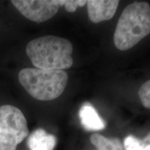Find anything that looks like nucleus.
<instances>
[{"label":"nucleus","instance_id":"39448f33","mask_svg":"<svg viewBox=\"0 0 150 150\" xmlns=\"http://www.w3.org/2000/svg\"><path fill=\"white\" fill-rule=\"evenodd\" d=\"M11 3L26 18L38 23L53 18L59 8L57 0H13Z\"/></svg>","mask_w":150,"mask_h":150},{"label":"nucleus","instance_id":"1a4fd4ad","mask_svg":"<svg viewBox=\"0 0 150 150\" xmlns=\"http://www.w3.org/2000/svg\"><path fill=\"white\" fill-rule=\"evenodd\" d=\"M90 140L97 150H124L122 144L117 138H108L99 134H93Z\"/></svg>","mask_w":150,"mask_h":150},{"label":"nucleus","instance_id":"f8f14e48","mask_svg":"<svg viewBox=\"0 0 150 150\" xmlns=\"http://www.w3.org/2000/svg\"><path fill=\"white\" fill-rule=\"evenodd\" d=\"M59 6H64L65 10L70 13H74L78 7L84 6L87 3L85 0H57Z\"/></svg>","mask_w":150,"mask_h":150},{"label":"nucleus","instance_id":"9d476101","mask_svg":"<svg viewBox=\"0 0 150 150\" xmlns=\"http://www.w3.org/2000/svg\"><path fill=\"white\" fill-rule=\"evenodd\" d=\"M125 150H150V132L142 140L129 136L124 140Z\"/></svg>","mask_w":150,"mask_h":150},{"label":"nucleus","instance_id":"0eeeda50","mask_svg":"<svg viewBox=\"0 0 150 150\" xmlns=\"http://www.w3.org/2000/svg\"><path fill=\"white\" fill-rule=\"evenodd\" d=\"M56 138L43 129H37L28 137L27 145L30 150H53Z\"/></svg>","mask_w":150,"mask_h":150},{"label":"nucleus","instance_id":"6e6552de","mask_svg":"<svg viewBox=\"0 0 150 150\" xmlns=\"http://www.w3.org/2000/svg\"><path fill=\"white\" fill-rule=\"evenodd\" d=\"M81 123L88 131H99L105 128V123L91 104L86 103L79 112Z\"/></svg>","mask_w":150,"mask_h":150},{"label":"nucleus","instance_id":"f03ea898","mask_svg":"<svg viewBox=\"0 0 150 150\" xmlns=\"http://www.w3.org/2000/svg\"><path fill=\"white\" fill-rule=\"evenodd\" d=\"M150 33V6L147 2L132 3L122 13L113 35L118 50L132 48Z\"/></svg>","mask_w":150,"mask_h":150},{"label":"nucleus","instance_id":"20e7f679","mask_svg":"<svg viewBox=\"0 0 150 150\" xmlns=\"http://www.w3.org/2000/svg\"><path fill=\"white\" fill-rule=\"evenodd\" d=\"M29 135L26 117L12 105L0 106V150H16Z\"/></svg>","mask_w":150,"mask_h":150},{"label":"nucleus","instance_id":"f257e3e1","mask_svg":"<svg viewBox=\"0 0 150 150\" xmlns=\"http://www.w3.org/2000/svg\"><path fill=\"white\" fill-rule=\"evenodd\" d=\"M26 52L35 68L63 70L73 64L70 41L55 35L38 38L28 43Z\"/></svg>","mask_w":150,"mask_h":150},{"label":"nucleus","instance_id":"7ed1b4c3","mask_svg":"<svg viewBox=\"0 0 150 150\" xmlns=\"http://www.w3.org/2000/svg\"><path fill=\"white\" fill-rule=\"evenodd\" d=\"M18 79L33 98L50 101L56 99L64 92L68 82V75L64 70L27 67L20 70Z\"/></svg>","mask_w":150,"mask_h":150},{"label":"nucleus","instance_id":"423d86ee","mask_svg":"<svg viewBox=\"0 0 150 150\" xmlns=\"http://www.w3.org/2000/svg\"><path fill=\"white\" fill-rule=\"evenodd\" d=\"M119 2L117 0L87 1L86 4L90 20L93 23H99L110 20L115 13Z\"/></svg>","mask_w":150,"mask_h":150},{"label":"nucleus","instance_id":"9b49d317","mask_svg":"<svg viewBox=\"0 0 150 150\" xmlns=\"http://www.w3.org/2000/svg\"><path fill=\"white\" fill-rule=\"evenodd\" d=\"M138 95L142 104L145 108L150 109V79L140 86Z\"/></svg>","mask_w":150,"mask_h":150}]
</instances>
